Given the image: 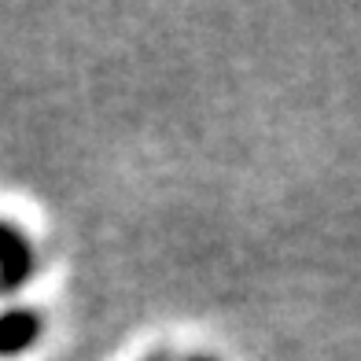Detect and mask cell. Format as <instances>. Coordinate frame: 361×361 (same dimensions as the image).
Listing matches in <instances>:
<instances>
[{
  "instance_id": "3",
  "label": "cell",
  "mask_w": 361,
  "mask_h": 361,
  "mask_svg": "<svg viewBox=\"0 0 361 361\" xmlns=\"http://www.w3.org/2000/svg\"><path fill=\"white\" fill-rule=\"evenodd\" d=\"M192 361H214V357H192Z\"/></svg>"
},
{
  "instance_id": "1",
  "label": "cell",
  "mask_w": 361,
  "mask_h": 361,
  "mask_svg": "<svg viewBox=\"0 0 361 361\" xmlns=\"http://www.w3.org/2000/svg\"><path fill=\"white\" fill-rule=\"evenodd\" d=\"M34 273V251L23 240V233H15L11 225L0 221V291H15L30 281Z\"/></svg>"
},
{
  "instance_id": "2",
  "label": "cell",
  "mask_w": 361,
  "mask_h": 361,
  "mask_svg": "<svg viewBox=\"0 0 361 361\" xmlns=\"http://www.w3.org/2000/svg\"><path fill=\"white\" fill-rule=\"evenodd\" d=\"M37 336H41V317L34 310L15 306L0 314V357H15V354L30 350L37 343Z\"/></svg>"
}]
</instances>
